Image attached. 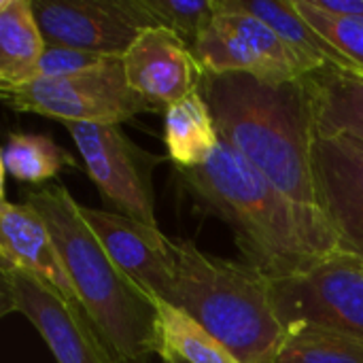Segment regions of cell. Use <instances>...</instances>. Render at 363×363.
<instances>
[{
	"instance_id": "obj_1",
	"label": "cell",
	"mask_w": 363,
	"mask_h": 363,
	"mask_svg": "<svg viewBox=\"0 0 363 363\" xmlns=\"http://www.w3.org/2000/svg\"><path fill=\"white\" fill-rule=\"evenodd\" d=\"M177 177L198 208L230 225L245 262L272 281L302 274L340 249L321 211L285 196L225 143L206 164L177 168Z\"/></svg>"
},
{
	"instance_id": "obj_2",
	"label": "cell",
	"mask_w": 363,
	"mask_h": 363,
	"mask_svg": "<svg viewBox=\"0 0 363 363\" xmlns=\"http://www.w3.org/2000/svg\"><path fill=\"white\" fill-rule=\"evenodd\" d=\"M200 94L221 143L285 196L319 211L313 177L317 111L306 77L274 83L242 72H202Z\"/></svg>"
},
{
	"instance_id": "obj_3",
	"label": "cell",
	"mask_w": 363,
	"mask_h": 363,
	"mask_svg": "<svg viewBox=\"0 0 363 363\" xmlns=\"http://www.w3.org/2000/svg\"><path fill=\"white\" fill-rule=\"evenodd\" d=\"M26 204L45 219L85 313L117 357L147 363L157 355V302L111 259L70 191L64 185L36 189L26 196Z\"/></svg>"
},
{
	"instance_id": "obj_4",
	"label": "cell",
	"mask_w": 363,
	"mask_h": 363,
	"mask_svg": "<svg viewBox=\"0 0 363 363\" xmlns=\"http://www.w3.org/2000/svg\"><path fill=\"white\" fill-rule=\"evenodd\" d=\"M170 306L189 315L238 363H274L285 340L272 300V279L247 262L177 242V283Z\"/></svg>"
},
{
	"instance_id": "obj_5",
	"label": "cell",
	"mask_w": 363,
	"mask_h": 363,
	"mask_svg": "<svg viewBox=\"0 0 363 363\" xmlns=\"http://www.w3.org/2000/svg\"><path fill=\"white\" fill-rule=\"evenodd\" d=\"M2 100L17 113H34L62 123L121 125L140 113H157L125 77L123 60L60 79H36L15 89H2Z\"/></svg>"
},
{
	"instance_id": "obj_6",
	"label": "cell",
	"mask_w": 363,
	"mask_h": 363,
	"mask_svg": "<svg viewBox=\"0 0 363 363\" xmlns=\"http://www.w3.org/2000/svg\"><path fill=\"white\" fill-rule=\"evenodd\" d=\"M283 328L308 325L363 342V259L334 251L311 270L272 281Z\"/></svg>"
},
{
	"instance_id": "obj_7",
	"label": "cell",
	"mask_w": 363,
	"mask_h": 363,
	"mask_svg": "<svg viewBox=\"0 0 363 363\" xmlns=\"http://www.w3.org/2000/svg\"><path fill=\"white\" fill-rule=\"evenodd\" d=\"M0 313L23 315L57 363H123L89 315L34 274L2 264Z\"/></svg>"
},
{
	"instance_id": "obj_8",
	"label": "cell",
	"mask_w": 363,
	"mask_h": 363,
	"mask_svg": "<svg viewBox=\"0 0 363 363\" xmlns=\"http://www.w3.org/2000/svg\"><path fill=\"white\" fill-rule=\"evenodd\" d=\"M64 125L85 162V172L119 215L147 225H157L153 168L162 160L132 143L119 125Z\"/></svg>"
},
{
	"instance_id": "obj_9",
	"label": "cell",
	"mask_w": 363,
	"mask_h": 363,
	"mask_svg": "<svg viewBox=\"0 0 363 363\" xmlns=\"http://www.w3.org/2000/svg\"><path fill=\"white\" fill-rule=\"evenodd\" d=\"M191 51L202 72H242L274 83L304 77L277 32L234 0H217L215 17Z\"/></svg>"
},
{
	"instance_id": "obj_10",
	"label": "cell",
	"mask_w": 363,
	"mask_h": 363,
	"mask_svg": "<svg viewBox=\"0 0 363 363\" xmlns=\"http://www.w3.org/2000/svg\"><path fill=\"white\" fill-rule=\"evenodd\" d=\"M49 47L123 57L143 30L155 28L140 0H36Z\"/></svg>"
},
{
	"instance_id": "obj_11",
	"label": "cell",
	"mask_w": 363,
	"mask_h": 363,
	"mask_svg": "<svg viewBox=\"0 0 363 363\" xmlns=\"http://www.w3.org/2000/svg\"><path fill=\"white\" fill-rule=\"evenodd\" d=\"M317 206L342 251L363 259V140L319 132L313 147Z\"/></svg>"
},
{
	"instance_id": "obj_12",
	"label": "cell",
	"mask_w": 363,
	"mask_h": 363,
	"mask_svg": "<svg viewBox=\"0 0 363 363\" xmlns=\"http://www.w3.org/2000/svg\"><path fill=\"white\" fill-rule=\"evenodd\" d=\"M81 213L111 259L153 300L170 304L177 283V242L157 225L119 213L81 206Z\"/></svg>"
},
{
	"instance_id": "obj_13",
	"label": "cell",
	"mask_w": 363,
	"mask_h": 363,
	"mask_svg": "<svg viewBox=\"0 0 363 363\" xmlns=\"http://www.w3.org/2000/svg\"><path fill=\"white\" fill-rule=\"evenodd\" d=\"M121 60L130 87L157 113L200 89L202 68L191 47L166 28L143 30Z\"/></svg>"
},
{
	"instance_id": "obj_14",
	"label": "cell",
	"mask_w": 363,
	"mask_h": 363,
	"mask_svg": "<svg viewBox=\"0 0 363 363\" xmlns=\"http://www.w3.org/2000/svg\"><path fill=\"white\" fill-rule=\"evenodd\" d=\"M0 262L34 274L49 287L57 289L70 304L83 308L45 219L30 204H13L6 198L2 200Z\"/></svg>"
},
{
	"instance_id": "obj_15",
	"label": "cell",
	"mask_w": 363,
	"mask_h": 363,
	"mask_svg": "<svg viewBox=\"0 0 363 363\" xmlns=\"http://www.w3.org/2000/svg\"><path fill=\"white\" fill-rule=\"evenodd\" d=\"M238 9L251 13L270 26L283 40L291 57L304 77L323 70L338 68L345 72H357L353 62H349L332 43H328L296 9L294 0H234ZM359 74V72H357Z\"/></svg>"
},
{
	"instance_id": "obj_16",
	"label": "cell",
	"mask_w": 363,
	"mask_h": 363,
	"mask_svg": "<svg viewBox=\"0 0 363 363\" xmlns=\"http://www.w3.org/2000/svg\"><path fill=\"white\" fill-rule=\"evenodd\" d=\"M47 49L32 0L0 2V85L15 89L36 81Z\"/></svg>"
},
{
	"instance_id": "obj_17",
	"label": "cell",
	"mask_w": 363,
	"mask_h": 363,
	"mask_svg": "<svg viewBox=\"0 0 363 363\" xmlns=\"http://www.w3.org/2000/svg\"><path fill=\"white\" fill-rule=\"evenodd\" d=\"M219 143L221 138L213 113L200 89L166 108L164 145L177 168H196L206 164Z\"/></svg>"
},
{
	"instance_id": "obj_18",
	"label": "cell",
	"mask_w": 363,
	"mask_h": 363,
	"mask_svg": "<svg viewBox=\"0 0 363 363\" xmlns=\"http://www.w3.org/2000/svg\"><path fill=\"white\" fill-rule=\"evenodd\" d=\"M306 79L315 96L317 130L349 132L363 140V74L323 68Z\"/></svg>"
},
{
	"instance_id": "obj_19",
	"label": "cell",
	"mask_w": 363,
	"mask_h": 363,
	"mask_svg": "<svg viewBox=\"0 0 363 363\" xmlns=\"http://www.w3.org/2000/svg\"><path fill=\"white\" fill-rule=\"evenodd\" d=\"M155 302L160 313V363H238L189 315L166 302Z\"/></svg>"
},
{
	"instance_id": "obj_20",
	"label": "cell",
	"mask_w": 363,
	"mask_h": 363,
	"mask_svg": "<svg viewBox=\"0 0 363 363\" xmlns=\"http://www.w3.org/2000/svg\"><path fill=\"white\" fill-rule=\"evenodd\" d=\"M66 166H74L72 155L43 134L13 132L2 149V172L23 183H45Z\"/></svg>"
},
{
	"instance_id": "obj_21",
	"label": "cell",
	"mask_w": 363,
	"mask_h": 363,
	"mask_svg": "<svg viewBox=\"0 0 363 363\" xmlns=\"http://www.w3.org/2000/svg\"><path fill=\"white\" fill-rule=\"evenodd\" d=\"M274 363H363V342L308 325H294L285 330Z\"/></svg>"
},
{
	"instance_id": "obj_22",
	"label": "cell",
	"mask_w": 363,
	"mask_h": 363,
	"mask_svg": "<svg viewBox=\"0 0 363 363\" xmlns=\"http://www.w3.org/2000/svg\"><path fill=\"white\" fill-rule=\"evenodd\" d=\"M155 28H166L189 47L198 40L217 11V0H140Z\"/></svg>"
},
{
	"instance_id": "obj_23",
	"label": "cell",
	"mask_w": 363,
	"mask_h": 363,
	"mask_svg": "<svg viewBox=\"0 0 363 363\" xmlns=\"http://www.w3.org/2000/svg\"><path fill=\"white\" fill-rule=\"evenodd\" d=\"M298 13L328 40L332 43L363 74V19L362 17H334L313 6L311 0H294Z\"/></svg>"
},
{
	"instance_id": "obj_24",
	"label": "cell",
	"mask_w": 363,
	"mask_h": 363,
	"mask_svg": "<svg viewBox=\"0 0 363 363\" xmlns=\"http://www.w3.org/2000/svg\"><path fill=\"white\" fill-rule=\"evenodd\" d=\"M106 55L98 53H87V51H77V49H66V47H49L45 49L36 79H60V77H72L85 70H91L100 64H104Z\"/></svg>"
},
{
	"instance_id": "obj_25",
	"label": "cell",
	"mask_w": 363,
	"mask_h": 363,
	"mask_svg": "<svg viewBox=\"0 0 363 363\" xmlns=\"http://www.w3.org/2000/svg\"><path fill=\"white\" fill-rule=\"evenodd\" d=\"M315 9L334 15V17H362L363 19V0H311Z\"/></svg>"
}]
</instances>
